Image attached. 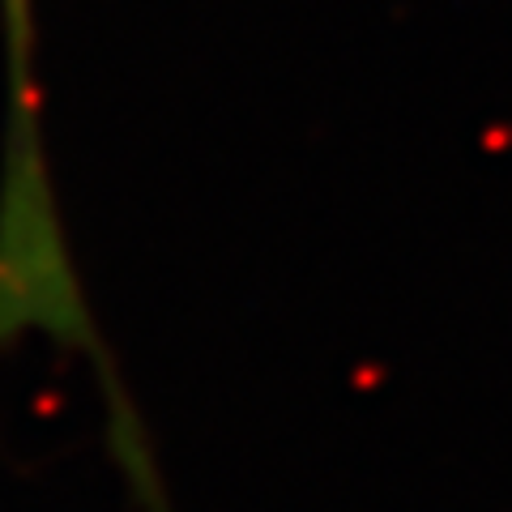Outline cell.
Masks as SVG:
<instances>
[{
  "label": "cell",
  "instance_id": "obj_1",
  "mask_svg": "<svg viewBox=\"0 0 512 512\" xmlns=\"http://www.w3.org/2000/svg\"><path fill=\"white\" fill-rule=\"evenodd\" d=\"M9 13V52H13V107H18V120H35L39 111V90H35V73H30V0H5Z\"/></svg>",
  "mask_w": 512,
  "mask_h": 512
}]
</instances>
